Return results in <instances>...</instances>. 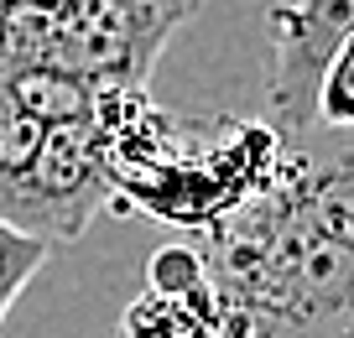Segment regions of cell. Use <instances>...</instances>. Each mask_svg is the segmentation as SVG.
<instances>
[{
  "mask_svg": "<svg viewBox=\"0 0 354 338\" xmlns=\"http://www.w3.org/2000/svg\"><path fill=\"white\" fill-rule=\"evenodd\" d=\"M318 125L333 135L354 131V32L333 47L328 68H323V84H318Z\"/></svg>",
  "mask_w": 354,
  "mask_h": 338,
  "instance_id": "6",
  "label": "cell"
},
{
  "mask_svg": "<svg viewBox=\"0 0 354 338\" xmlns=\"http://www.w3.org/2000/svg\"><path fill=\"white\" fill-rule=\"evenodd\" d=\"M271 32V84L266 109L271 131L287 146H302L318 131V84L333 47L354 32V0H281L266 11Z\"/></svg>",
  "mask_w": 354,
  "mask_h": 338,
  "instance_id": "3",
  "label": "cell"
},
{
  "mask_svg": "<svg viewBox=\"0 0 354 338\" xmlns=\"http://www.w3.org/2000/svg\"><path fill=\"white\" fill-rule=\"evenodd\" d=\"M115 104L120 99H110L100 115L47 125L32 167L11 187L0 218H11V224H21V229L42 234L53 245H73L94 224L100 208H115V167H110V141H115L110 115H115Z\"/></svg>",
  "mask_w": 354,
  "mask_h": 338,
  "instance_id": "2",
  "label": "cell"
},
{
  "mask_svg": "<svg viewBox=\"0 0 354 338\" xmlns=\"http://www.w3.org/2000/svg\"><path fill=\"white\" fill-rule=\"evenodd\" d=\"M47 135V120L16 94V84L0 73V208L11 198V187L21 182V172L32 167L37 146Z\"/></svg>",
  "mask_w": 354,
  "mask_h": 338,
  "instance_id": "4",
  "label": "cell"
},
{
  "mask_svg": "<svg viewBox=\"0 0 354 338\" xmlns=\"http://www.w3.org/2000/svg\"><path fill=\"white\" fill-rule=\"evenodd\" d=\"M47 255H53V240L21 229L11 218H0V338H6L11 307L21 302V292L32 286V276L47 265Z\"/></svg>",
  "mask_w": 354,
  "mask_h": 338,
  "instance_id": "5",
  "label": "cell"
},
{
  "mask_svg": "<svg viewBox=\"0 0 354 338\" xmlns=\"http://www.w3.org/2000/svg\"><path fill=\"white\" fill-rule=\"evenodd\" d=\"M209 261H203L198 245H167L151 255V271H146V292L156 297H198L209 292Z\"/></svg>",
  "mask_w": 354,
  "mask_h": 338,
  "instance_id": "7",
  "label": "cell"
},
{
  "mask_svg": "<svg viewBox=\"0 0 354 338\" xmlns=\"http://www.w3.org/2000/svg\"><path fill=\"white\" fill-rule=\"evenodd\" d=\"M198 250L240 338H354V245L308 214L281 172L214 218Z\"/></svg>",
  "mask_w": 354,
  "mask_h": 338,
  "instance_id": "1",
  "label": "cell"
}]
</instances>
